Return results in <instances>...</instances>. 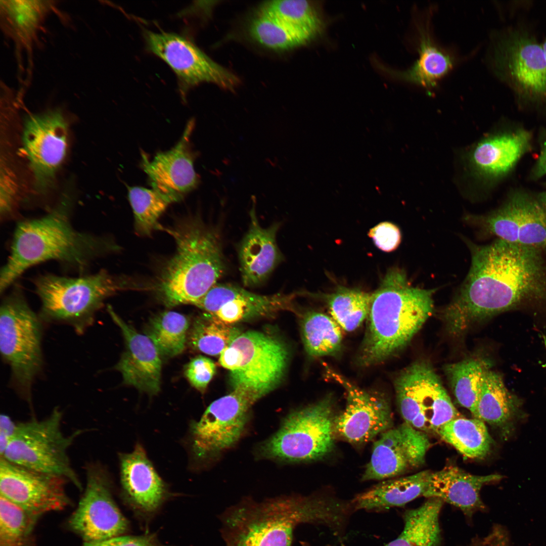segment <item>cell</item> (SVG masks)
Returning <instances> with one entry per match:
<instances>
[{"instance_id":"obj_1","label":"cell","mask_w":546,"mask_h":546,"mask_svg":"<svg viewBox=\"0 0 546 546\" xmlns=\"http://www.w3.org/2000/svg\"><path fill=\"white\" fill-rule=\"evenodd\" d=\"M468 244L469 272L441 314L446 331L453 336L538 294L545 284L539 251L499 239L485 245Z\"/></svg>"},{"instance_id":"obj_2","label":"cell","mask_w":546,"mask_h":546,"mask_svg":"<svg viewBox=\"0 0 546 546\" xmlns=\"http://www.w3.org/2000/svg\"><path fill=\"white\" fill-rule=\"evenodd\" d=\"M70 212V202L64 198L44 216L18 223L9 255L1 270V293L35 265L56 260L81 271L117 249L108 239L76 230Z\"/></svg>"},{"instance_id":"obj_3","label":"cell","mask_w":546,"mask_h":546,"mask_svg":"<svg viewBox=\"0 0 546 546\" xmlns=\"http://www.w3.org/2000/svg\"><path fill=\"white\" fill-rule=\"evenodd\" d=\"M340 517L332 495L314 494L244 499L219 516L224 546H292L296 528L304 523L331 529Z\"/></svg>"},{"instance_id":"obj_4","label":"cell","mask_w":546,"mask_h":546,"mask_svg":"<svg viewBox=\"0 0 546 546\" xmlns=\"http://www.w3.org/2000/svg\"><path fill=\"white\" fill-rule=\"evenodd\" d=\"M436 290L414 287L404 270H389L371 295L358 364L379 363L405 347L432 314Z\"/></svg>"},{"instance_id":"obj_5","label":"cell","mask_w":546,"mask_h":546,"mask_svg":"<svg viewBox=\"0 0 546 546\" xmlns=\"http://www.w3.org/2000/svg\"><path fill=\"white\" fill-rule=\"evenodd\" d=\"M165 230L174 239L176 250L162 268L155 287L168 305H195L225 271L219 236L195 216Z\"/></svg>"},{"instance_id":"obj_6","label":"cell","mask_w":546,"mask_h":546,"mask_svg":"<svg viewBox=\"0 0 546 546\" xmlns=\"http://www.w3.org/2000/svg\"><path fill=\"white\" fill-rule=\"evenodd\" d=\"M41 302L39 315L43 322L68 325L78 335L93 325L104 300L131 287L125 278L105 269L87 276L66 277L47 274L33 280Z\"/></svg>"},{"instance_id":"obj_7","label":"cell","mask_w":546,"mask_h":546,"mask_svg":"<svg viewBox=\"0 0 546 546\" xmlns=\"http://www.w3.org/2000/svg\"><path fill=\"white\" fill-rule=\"evenodd\" d=\"M43 322L19 287L3 299L0 308V350L11 371L10 383L32 407V387L43 366Z\"/></svg>"},{"instance_id":"obj_8","label":"cell","mask_w":546,"mask_h":546,"mask_svg":"<svg viewBox=\"0 0 546 546\" xmlns=\"http://www.w3.org/2000/svg\"><path fill=\"white\" fill-rule=\"evenodd\" d=\"M490 63L494 75L519 104L546 105V57L541 43L529 29L515 25L497 32Z\"/></svg>"},{"instance_id":"obj_9","label":"cell","mask_w":546,"mask_h":546,"mask_svg":"<svg viewBox=\"0 0 546 546\" xmlns=\"http://www.w3.org/2000/svg\"><path fill=\"white\" fill-rule=\"evenodd\" d=\"M332 396L289 414L278 430L260 445V455L288 462L321 460L333 450L336 416Z\"/></svg>"},{"instance_id":"obj_10","label":"cell","mask_w":546,"mask_h":546,"mask_svg":"<svg viewBox=\"0 0 546 546\" xmlns=\"http://www.w3.org/2000/svg\"><path fill=\"white\" fill-rule=\"evenodd\" d=\"M62 411L54 408L47 418L17 423L15 434L3 458L29 469L57 475L66 478L78 489L83 486L73 469L68 450L84 430H77L65 435L61 428Z\"/></svg>"},{"instance_id":"obj_11","label":"cell","mask_w":546,"mask_h":546,"mask_svg":"<svg viewBox=\"0 0 546 546\" xmlns=\"http://www.w3.org/2000/svg\"><path fill=\"white\" fill-rule=\"evenodd\" d=\"M288 358V349L280 340L250 331L240 334L222 351L219 362L230 371L233 389H244L258 400L279 385Z\"/></svg>"},{"instance_id":"obj_12","label":"cell","mask_w":546,"mask_h":546,"mask_svg":"<svg viewBox=\"0 0 546 546\" xmlns=\"http://www.w3.org/2000/svg\"><path fill=\"white\" fill-rule=\"evenodd\" d=\"M394 387L404 422L417 430L436 433L444 424L462 417L427 361L417 360L405 368L396 377Z\"/></svg>"},{"instance_id":"obj_13","label":"cell","mask_w":546,"mask_h":546,"mask_svg":"<svg viewBox=\"0 0 546 546\" xmlns=\"http://www.w3.org/2000/svg\"><path fill=\"white\" fill-rule=\"evenodd\" d=\"M256 401L250 392L237 388L210 404L199 421L191 425L194 457L207 460L234 446L242 436L249 410Z\"/></svg>"},{"instance_id":"obj_14","label":"cell","mask_w":546,"mask_h":546,"mask_svg":"<svg viewBox=\"0 0 546 546\" xmlns=\"http://www.w3.org/2000/svg\"><path fill=\"white\" fill-rule=\"evenodd\" d=\"M144 37L149 52L164 61L176 75L183 97L191 88L210 82L233 90L239 80L218 64L192 41L173 32L145 30Z\"/></svg>"},{"instance_id":"obj_15","label":"cell","mask_w":546,"mask_h":546,"mask_svg":"<svg viewBox=\"0 0 546 546\" xmlns=\"http://www.w3.org/2000/svg\"><path fill=\"white\" fill-rule=\"evenodd\" d=\"M466 219L498 239L539 251L546 249V192L514 194L490 214Z\"/></svg>"},{"instance_id":"obj_16","label":"cell","mask_w":546,"mask_h":546,"mask_svg":"<svg viewBox=\"0 0 546 546\" xmlns=\"http://www.w3.org/2000/svg\"><path fill=\"white\" fill-rule=\"evenodd\" d=\"M86 484L78 506L67 521L70 530L84 542H94L122 535L128 528L112 495L109 478L97 463L85 468Z\"/></svg>"},{"instance_id":"obj_17","label":"cell","mask_w":546,"mask_h":546,"mask_svg":"<svg viewBox=\"0 0 546 546\" xmlns=\"http://www.w3.org/2000/svg\"><path fill=\"white\" fill-rule=\"evenodd\" d=\"M67 123L59 108L31 114L25 120L23 146L36 189L44 192L52 186L67 151Z\"/></svg>"},{"instance_id":"obj_18","label":"cell","mask_w":546,"mask_h":546,"mask_svg":"<svg viewBox=\"0 0 546 546\" xmlns=\"http://www.w3.org/2000/svg\"><path fill=\"white\" fill-rule=\"evenodd\" d=\"M325 368L327 375L346 393L345 409L335 420V434L351 444L361 445L392 428V413L385 395L362 389L327 366Z\"/></svg>"},{"instance_id":"obj_19","label":"cell","mask_w":546,"mask_h":546,"mask_svg":"<svg viewBox=\"0 0 546 546\" xmlns=\"http://www.w3.org/2000/svg\"><path fill=\"white\" fill-rule=\"evenodd\" d=\"M68 482L62 476L29 469L0 458L1 495L39 518L71 504L66 490Z\"/></svg>"},{"instance_id":"obj_20","label":"cell","mask_w":546,"mask_h":546,"mask_svg":"<svg viewBox=\"0 0 546 546\" xmlns=\"http://www.w3.org/2000/svg\"><path fill=\"white\" fill-rule=\"evenodd\" d=\"M430 446L427 433L405 422L388 429L374 442L361 481L386 479L420 466Z\"/></svg>"},{"instance_id":"obj_21","label":"cell","mask_w":546,"mask_h":546,"mask_svg":"<svg viewBox=\"0 0 546 546\" xmlns=\"http://www.w3.org/2000/svg\"><path fill=\"white\" fill-rule=\"evenodd\" d=\"M295 297L293 294L260 295L238 286L216 283L195 305L232 325L244 320L274 315L281 311L293 310Z\"/></svg>"},{"instance_id":"obj_22","label":"cell","mask_w":546,"mask_h":546,"mask_svg":"<svg viewBox=\"0 0 546 546\" xmlns=\"http://www.w3.org/2000/svg\"><path fill=\"white\" fill-rule=\"evenodd\" d=\"M194 127V121L191 120L177 144L168 151L157 153L153 159L142 155V167L148 175L151 188L172 203L180 201L200 183L194 168L195 154L190 147Z\"/></svg>"},{"instance_id":"obj_23","label":"cell","mask_w":546,"mask_h":546,"mask_svg":"<svg viewBox=\"0 0 546 546\" xmlns=\"http://www.w3.org/2000/svg\"><path fill=\"white\" fill-rule=\"evenodd\" d=\"M55 1L4 0L0 1V25L4 36L11 39L15 47L19 70H23L22 54L27 57L28 84L32 75L33 52L39 39L43 24L55 8Z\"/></svg>"},{"instance_id":"obj_24","label":"cell","mask_w":546,"mask_h":546,"mask_svg":"<svg viewBox=\"0 0 546 546\" xmlns=\"http://www.w3.org/2000/svg\"><path fill=\"white\" fill-rule=\"evenodd\" d=\"M107 311L121 329L125 342V351L115 368L121 373L125 384L151 395L157 394L161 373L159 351L148 336L126 323L110 305Z\"/></svg>"},{"instance_id":"obj_25","label":"cell","mask_w":546,"mask_h":546,"mask_svg":"<svg viewBox=\"0 0 546 546\" xmlns=\"http://www.w3.org/2000/svg\"><path fill=\"white\" fill-rule=\"evenodd\" d=\"M253 202L249 228L240 244L238 254L242 280L247 287L264 283L283 259L276 241L279 223L262 228Z\"/></svg>"},{"instance_id":"obj_26","label":"cell","mask_w":546,"mask_h":546,"mask_svg":"<svg viewBox=\"0 0 546 546\" xmlns=\"http://www.w3.org/2000/svg\"><path fill=\"white\" fill-rule=\"evenodd\" d=\"M502 478L498 474L476 475L452 465L432 472L423 496L441 499L460 509L469 520L486 510L480 496L484 485Z\"/></svg>"},{"instance_id":"obj_27","label":"cell","mask_w":546,"mask_h":546,"mask_svg":"<svg viewBox=\"0 0 546 546\" xmlns=\"http://www.w3.org/2000/svg\"><path fill=\"white\" fill-rule=\"evenodd\" d=\"M122 488L134 508L146 513L155 512L164 500L167 490L140 444L130 453L120 456Z\"/></svg>"},{"instance_id":"obj_28","label":"cell","mask_w":546,"mask_h":546,"mask_svg":"<svg viewBox=\"0 0 546 546\" xmlns=\"http://www.w3.org/2000/svg\"><path fill=\"white\" fill-rule=\"evenodd\" d=\"M531 133L525 129L499 134L480 142L471 157L472 164L482 175L500 177L517 164L531 147Z\"/></svg>"},{"instance_id":"obj_29","label":"cell","mask_w":546,"mask_h":546,"mask_svg":"<svg viewBox=\"0 0 546 546\" xmlns=\"http://www.w3.org/2000/svg\"><path fill=\"white\" fill-rule=\"evenodd\" d=\"M520 406L517 397L506 388L502 376L490 370L484 379L473 416L508 436L522 418Z\"/></svg>"},{"instance_id":"obj_30","label":"cell","mask_w":546,"mask_h":546,"mask_svg":"<svg viewBox=\"0 0 546 546\" xmlns=\"http://www.w3.org/2000/svg\"><path fill=\"white\" fill-rule=\"evenodd\" d=\"M418 30L419 57L410 68L398 71L378 64L379 68L393 78L420 85L430 92L452 69L455 60L435 43L428 26L420 24Z\"/></svg>"},{"instance_id":"obj_31","label":"cell","mask_w":546,"mask_h":546,"mask_svg":"<svg viewBox=\"0 0 546 546\" xmlns=\"http://www.w3.org/2000/svg\"><path fill=\"white\" fill-rule=\"evenodd\" d=\"M432 473L424 470L381 482L352 499L354 511L376 512L404 506L424 495Z\"/></svg>"},{"instance_id":"obj_32","label":"cell","mask_w":546,"mask_h":546,"mask_svg":"<svg viewBox=\"0 0 546 546\" xmlns=\"http://www.w3.org/2000/svg\"><path fill=\"white\" fill-rule=\"evenodd\" d=\"M443 503L430 497L419 507L406 510L401 533L383 546H441L439 517Z\"/></svg>"},{"instance_id":"obj_33","label":"cell","mask_w":546,"mask_h":546,"mask_svg":"<svg viewBox=\"0 0 546 546\" xmlns=\"http://www.w3.org/2000/svg\"><path fill=\"white\" fill-rule=\"evenodd\" d=\"M436 433L464 457L471 459L485 458L493 444L485 423L474 417L451 420L440 427Z\"/></svg>"},{"instance_id":"obj_34","label":"cell","mask_w":546,"mask_h":546,"mask_svg":"<svg viewBox=\"0 0 546 546\" xmlns=\"http://www.w3.org/2000/svg\"><path fill=\"white\" fill-rule=\"evenodd\" d=\"M489 360L473 356L446 365L444 372L458 403L474 414L484 379L491 370Z\"/></svg>"},{"instance_id":"obj_35","label":"cell","mask_w":546,"mask_h":546,"mask_svg":"<svg viewBox=\"0 0 546 546\" xmlns=\"http://www.w3.org/2000/svg\"><path fill=\"white\" fill-rule=\"evenodd\" d=\"M341 329L331 316L315 311L306 312L301 332L307 353L314 357L336 355L342 346Z\"/></svg>"},{"instance_id":"obj_36","label":"cell","mask_w":546,"mask_h":546,"mask_svg":"<svg viewBox=\"0 0 546 546\" xmlns=\"http://www.w3.org/2000/svg\"><path fill=\"white\" fill-rule=\"evenodd\" d=\"M259 11L304 34L311 40L319 35L324 27L319 9L310 1H269L263 4Z\"/></svg>"},{"instance_id":"obj_37","label":"cell","mask_w":546,"mask_h":546,"mask_svg":"<svg viewBox=\"0 0 546 546\" xmlns=\"http://www.w3.org/2000/svg\"><path fill=\"white\" fill-rule=\"evenodd\" d=\"M371 295L356 289L339 286L326 296V300L332 318L342 329L351 332L367 318Z\"/></svg>"},{"instance_id":"obj_38","label":"cell","mask_w":546,"mask_h":546,"mask_svg":"<svg viewBox=\"0 0 546 546\" xmlns=\"http://www.w3.org/2000/svg\"><path fill=\"white\" fill-rule=\"evenodd\" d=\"M248 31L256 42L274 51L291 50L311 41L304 34L259 10L251 21Z\"/></svg>"},{"instance_id":"obj_39","label":"cell","mask_w":546,"mask_h":546,"mask_svg":"<svg viewBox=\"0 0 546 546\" xmlns=\"http://www.w3.org/2000/svg\"><path fill=\"white\" fill-rule=\"evenodd\" d=\"M128 197L134 216L135 233L147 236L161 228L158 220L172 201L166 196L153 189L127 187Z\"/></svg>"},{"instance_id":"obj_40","label":"cell","mask_w":546,"mask_h":546,"mask_svg":"<svg viewBox=\"0 0 546 546\" xmlns=\"http://www.w3.org/2000/svg\"><path fill=\"white\" fill-rule=\"evenodd\" d=\"M240 334L238 328L206 312L194 323L190 341L195 349L215 356L220 355Z\"/></svg>"},{"instance_id":"obj_41","label":"cell","mask_w":546,"mask_h":546,"mask_svg":"<svg viewBox=\"0 0 546 546\" xmlns=\"http://www.w3.org/2000/svg\"><path fill=\"white\" fill-rule=\"evenodd\" d=\"M189 322L183 314L165 311L155 317L148 330L150 338L160 354L173 356L185 349Z\"/></svg>"},{"instance_id":"obj_42","label":"cell","mask_w":546,"mask_h":546,"mask_svg":"<svg viewBox=\"0 0 546 546\" xmlns=\"http://www.w3.org/2000/svg\"><path fill=\"white\" fill-rule=\"evenodd\" d=\"M38 519L0 495V546H33Z\"/></svg>"},{"instance_id":"obj_43","label":"cell","mask_w":546,"mask_h":546,"mask_svg":"<svg viewBox=\"0 0 546 546\" xmlns=\"http://www.w3.org/2000/svg\"><path fill=\"white\" fill-rule=\"evenodd\" d=\"M216 372V366L209 358L199 355L185 367V374L190 384L204 392Z\"/></svg>"},{"instance_id":"obj_44","label":"cell","mask_w":546,"mask_h":546,"mask_svg":"<svg viewBox=\"0 0 546 546\" xmlns=\"http://www.w3.org/2000/svg\"><path fill=\"white\" fill-rule=\"evenodd\" d=\"M375 245L381 250L391 252L398 247L401 242V233L399 228L389 222L379 223L369 233Z\"/></svg>"},{"instance_id":"obj_45","label":"cell","mask_w":546,"mask_h":546,"mask_svg":"<svg viewBox=\"0 0 546 546\" xmlns=\"http://www.w3.org/2000/svg\"><path fill=\"white\" fill-rule=\"evenodd\" d=\"M16 185L9 170L4 166L1 170L0 211L1 219L6 220L12 215L16 201Z\"/></svg>"},{"instance_id":"obj_46","label":"cell","mask_w":546,"mask_h":546,"mask_svg":"<svg viewBox=\"0 0 546 546\" xmlns=\"http://www.w3.org/2000/svg\"><path fill=\"white\" fill-rule=\"evenodd\" d=\"M82 546H164L158 541L154 534L138 536L121 535L105 540L83 542Z\"/></svg>"},{"instance_id":"obj_47","label":"cell","mask_w":546,"mask_h":546,"mask_svg":"<svg viewBox=\"0 0 546 546\" xmlns=\"http://www.w3.org/2000/svg\"><path fill=\"white\" fill-rule=\"evenodd\" d=\"M17 423L6 414L0 416V457H2L13 438Z\"/></svg>"},{"instance_id":"obj_48","label":"cell","mask_w":546,"mask_h":546,"mask_svg":"<svg viewBox=\"0 0 546 546\" xmlns=\"http://www.w3.org/2000/svg\"><path fill=\"white\" fill-rule=\"evenodd\" d=\"M534 178H540L546 175V140L541 146L537 160L532 170Z\"/></svg>"},{"instance_id":"obj_49","label":"cell","mask_w":546,"mask_h":546,"mask_svg":"<svg viewBox=\"0 0 546 546\" xmlns=\"http://www.w3.org/2000/svg\"><path fill=\"white\" fill-rule=\"evenodd\" d=\"M487 546H511V545L510 544L507 543H504V542L501 543L500 542V543H495V544L488 545H487Z\"/></svg>"},{"instance_id":"obj_50","label":"cell","mask_w":546,"mask_h":546,"mask_svg":"<svg viewBox=\"0 0 546 546\" xmlns=\"http://www.w3.org/2000/svg\"><path fill=\"white\" fill-rule=\"evenodd\" d=\"M541 44L546 57V38L545 39L543 43H541Z\"/></svg>"},{"instance_id":"obj_51","label":"cell","mask_w":546,"mask_h":546,"mask_svg":"<svg viewBox=\"0 0 546 546\" xmlns=\"http://www.w3.org/2000/svg\"><path fill=\"white\" fill-rule=\"evenodd\" d=\"M300 543L301 546H310L307 542L305 541H301Z\"/></svg>"},{"instance_id":"obj_52","label":"cell","mask_w":546,"mask_h":546,"mask_svg":"<svg viewBox=\"0 0 546 546\" xmlns=\"http://www.w3.org/2000/svg\"><path fill=\"white\" fill-rule=\"evenodd\" d=\"M544 345H545V347H546V339H545V337H544ZM542 367H543V368H546V362L544 365H543L542 366Z\"/></svg>"}]
</instances>
